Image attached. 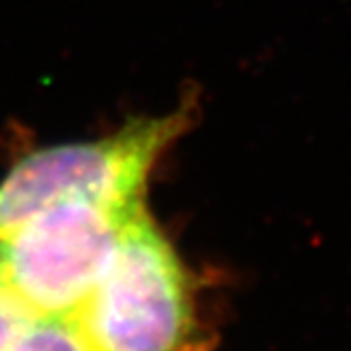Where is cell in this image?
<instances>
[{
  "mask_svg": "<svg viewBox=\"0 0 351 351\" xmlns=\"http://www.w3.org/2000/svg\"><path fill=\"white\" fill-rule=\"evenodd\" d=\"M74 317L91 351H210L189 273L144 208Z\"/></svg>",
  "mask_w": 351,
  "mask_h": 351,
  "instance_id": "6da1fadb",
  "label": "cell"
},
{
  "mask_svg": "<svg viewBox=\"0 0 351 351\" xmlns=\"http://www.w3.org/2000/svg\"><path fill=\"white\" fill-rule=\"evenodd\" d=\"M186 128L182 114L128 125L102 140L34 150L0 180V237L64 204L138 208L163 150Z\"/></svg>",
  "mask_w": 351,
  "mask_h": 351,
  "instance_id": "7a4b0ae2",
  "label": "cell"
},
{
  "mask_svg": "<svg viewBox=\"0 0 351 351\" xmlns=\"http://www.w3.org/2000/svg\"><path fill=\"white\" fill-rule=\"evenodd\" d=\"M140 210L102 204L49 208L0 237V278L34 315L74 317Z\"/></svg>",
  "mask_w": 351,
  "mask_h": 351,
  "instance_id": "3957f363",
  "label": "cell"
},
{
  "mask_svg": "<svg viewBox=\"0 0 351 351\" xmlns=\"http://www.w3.org/2000/svg\"><path fill=\"white\" fill-rule=\"evenodd\" d=\"M3 351H91L77 317L34 315Z\"/></svg>",
  "mask_w": 351,
  "mask_h": 351,
  "instance_id": "277c9868",
  "label": "cell"
},
{
  "mask_svg": "<svg viewBox=\"0 0 351 351\" xmlns=\"http://www.w3.org/2000/svg\"><path fill=\"white\" fill-rule=\"evenodd\" d=\"M34 313L23 305V300L0 278V351H3L26 326Z\"/></svg>",
  "mask_w": 351,
  "mask_h": 351,
  "instance_id": "5b68a950",
  "label": "cell"
}]
</instances>
